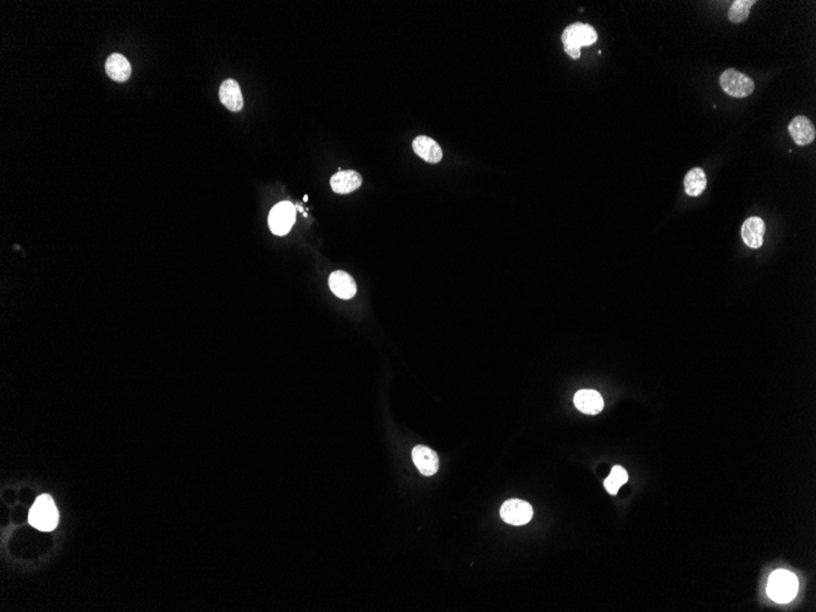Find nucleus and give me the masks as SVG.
Here are the masks:
<instances>
[{
    "label": "nucleus",
    "instance_id": "nucleus-1",
    "mask_svg": "<svg viewBox=\"0 0 816 612\" xmlns=\"http://www.w3.org/2000/svg\"><path fill=\"white\" fill-rule=\"evenodd\" d=\"M561 39L564 43V51L572 59H579L582 46H593L598 41V33L588 23H576L564 28Z\"/></svg>",
    "mask_w": 816,
    "mask_h": 612
},
{
    "label": "nucleus",
    "instance_id": "nucleus-2",
    "mask_svg": "<svg viewBox=\"0 0 816 612\" xmlns=\"http://www.w3.org/2000/svg\"><path fill=\"white\" fill-rule=\"evenodd\" d=\"M798 593V578L792 572L777 570L770 575L767 594L776 603L792 601Z\"/></svg>",
    "mask_w": 816,
    "mask_h": 612
},
{
    "label": "nucleus",
    "instance_id": "nucleus-3",
    "mask_svg": "<svg viewBox=\"0 0 816 612\" xmlns=\"http://www.w3.org/2000/svg\"><path fill=\"white\" fill-rule=\"evenodd\" d=\"M28 520L37 530L43 532L54 530L59 520V513L53 499L49 495L38 497L31 508Z\"/></svg>",
    "mask_w": 816,
    "mask_h": 612
},
{
    "label": "nucleus",
    "instance_id": "nucleus-4",
    "mask_svg": "<svg viewBox=\"0 0 816 612\" xmlns=\"http://www.w3.org/2000/svg\"><path fill=\"white\" fill-rule=\"evenodd\" d=\"M720 85L726 94L734 98L749 97L755 88L749 76L734 69H727L721 74Z\"/></svg>",
    "mask_w": 816,
    "mask_h": 612
},
{
    "label": "nucleus",
    "instance_id": "nucleus-5",
    "mask_svg": "<svg viewBox=\"0 0 816 612\" xmlns=\"http://www.w3.org/2000/svg\"><path fill=\"white\" fill-rule=\"evenodd\" d=\"M296 220V207L291 202H280L271 209L269 214V227L271 232L284 236L291 230Z\"/></svg>",
    "mask_w": 816,
    "mask_h": 612
},
{
    "label": "nucleus",
    "instance_id": "nucleus-6",
    "mask_svg": "<svg viewBox=\"0 0 816 612\" xmlns=\"http://www.w3.org/2000/svg\"><path fill=\"white\" fill-rule=\"evenodd\" d=\"M500 516L502 520L509 525H527L528 522L532 520L533 507L523 500L512 499L502 504Z\"/></svg>",
    "mask_w": 816,
    "mask_h": 612
},
{
    "label": "nucleus",
    "instance_id": "nucleus-7",
    "mask_svg": "<svg viewBox=\"0 0 816 612\" xmlns=\"http://www.w3.org/2000/svg\"><path fill=\"white\" fill-rule=\"evenodd\" d=\"M412 460L414 466L423 475H434L439 470V457L431 447L417 445L413 449Z\"/></svg>",
    "mask_w": 816,
    "mask_h": 612
},
{
    "label": "nucleus",
    "instance_id": "nucleus-8",
    "mask_svg": "<svg viewBox=\"0 0 816 612\" xmlns=\"http://www.w3.org/2000/svg\"><path fill=\"white\" fill-rule=\"evenodd\" d=\"M789 135L798 146H807L816 137V131L812 121L807 116L798 115L789 125Z\"/></svg>",
    "mask_w": 816,
    "mask_h": 612
},
{
    "label": "nucleus",
    "instance_id": "nucleus-9",
    "mask_svg": "<svg viewBox=\"0 0 816 612\" xmlns=\"http://www.w3.org/2000/svg\"><path fill=\"white\" fill-rule=\"evenodd\" d=\"M766 226L762 219L752 217L744 221L742 226V239L749 249H760L764 244Z\"/></svg>",
    "mask_w": 816,
    "mask_h": 612
},
{
    "label": "nucleus",
    "instance_id": "nucleus-10",
    "mask_svg": "<svg viewBox=\"0 0 816 612\" xmlns=\"http://www.w3.org/2000/svg\"><path fill=\"white\" fill-rule=\"evenodd\" d=\"M329 286L336 297L342 299H352L357 292L356 281L350 275L349 273L342 270H335L329 277Z\"/></svg>",
    "mask_w": 816,
    "mask_h": 612
},
{
    "label": "nucleus",
    "instance_id": "nucleus-11",
    "mask_svg": "<svg viewBox=\"0 0 816 612\" xmlns=\"http://www.w3.org/2000/svg\"><path fill=\"white\" fill-rule=\"evenodd\" d=\"M330 185L335 194H351L361 187L362 176L354 170L338 171L335 175L331 176Z\"/></svg>",
    "mask_w": 816,
    "mask_h": 612
},
{
    "label": "nucleus",
    "instance_id": "nucleus-12",
    "mask_svg": "<svg viewBox=\"0 0 816 612\" xmlns=\"http://www.w3.org/2000/svg\"><path fill=\"white\" fill-rule=\"evenodd\" d=\"M413 151L418 157L431 164H436L443 159V149L436 141L428 136H418L413 139Z\"/></svg>",
    "mask_w": 816,
    "mask_h": 612
},
{
    "label": "nucleus",
    "instance_id": "nucleus-13",
    "mask_svg": "<svg viewBox=\"0 0 816 612\" xmlns=\"http://www.w3.org/2000/svg\"><path fill=\"white\" fill-rule=\"evenodd\" d=\"M219 98H221V103L230 111L237 113V111H242V92H241L239 82H236L235 80H225L224 82L221 83V88H219Z\"/></svg>",
    "mask_w": 816,
    "mask_h": 612
},
{
    "label": "nucleus",
    "instance_id": "nucleus-14",
    "mask_svg": "<svg viewBox=\"0 0 816 612\" xmlns=\"http://www.w3.org/2000/svg\"><path fill=\"white\" fill-rule=\"evenodd\" d=\"M574 401L577 410L586 415H598L604 410V400L595 390H579Z\"/></svg>",
    "mask_w": 816,
    "mask_h": 612
},
{
    "label": "nucleus",
    "instance_id": "nucleus-15",
    "mask_svg": "<svg viewBox=\"0 0 816 612\" xmlns=\"http://www.w3.org/2000/svg\"><path fill=\"white\" fill-rule=\"evenodd\" d=\"M106 71L108 76L116 82H126L131 76V64L124 56L113 53L106 59Z\"/></svg>",
    "mask_w": 816,
    "mask_h": 612
},
{
    "label": "nucleus",
    "instance_id": "nucleus-16",
    "mask_svg": "<svg viewBox=\"0 0 816 612\" xmlns=\"http://www.w3.org/2000/svg\"><path fill=\"white\" fill-rule=\"evenodd\" d=\"M706 184L707 180L705 173L700 168H694L692 170L688 171L687 175L684 177V189L686 194L691 197L700 196L706 189Z\"/></svg>",
    "mask_w": 816,
    "mask_h": 612
},
{
    "label": "nucleus",
    "instance_id": "nucleus-17",
    "mask_svg": "<svg viewBox=\"0 0 816 612\" xmlns=\"http://www.w3.org/2000/svg\"><path fill=\"white\" fill-rule=\"evenodd\" d=\"M627 480H629L627 470L621 466H614V468L611 470L610 475L604 480V485H605L607 493L611 494V495H616L619 493V488L624 484L627 483Z\"/></svg>",
    "mask_w": 816,
    "mask_h": 612
},
{
    "label": "nucleus",
    "instance_id": "nucleus-18",
    "mask_svg": "<svg viewBox=\"0 0 816 612\" xmlns=\"http://www.w3.org/2000/svg\"><path fill=\"white\" fill-rule=\"evenodd\" d=\"M757 4L755 0H736L731 5L729 11V19L731 23H744L749 18L753 5Z\"/></svg>",
    "mask_w": 816,
    "mask_h": 612
},
{
    "label": "nucleus",
    "instance_id": "nucleus-19",
    "mask_svg": "<svg viewBox=\"0 0 816 612\" xmlns=\"http://www.w3.org/2000/svg\"><path fill=\"white\" fill-rule=\"evenodd\" d=\"M303 201H304V202H307V201H308V196H304V198H303Z\"/></svg>",
    "mask_w": 816,
    "mask_h": 612
}]
</instances>
